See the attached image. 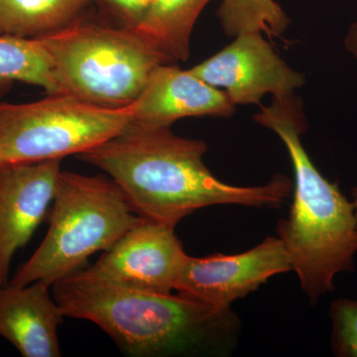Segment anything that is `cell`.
<instances>
[{"mask_svg": "<svg viewBox=\"0 0 357 357\" xmlns=\"http://www.w3.org/2000/svg\"><path fill=\"white\" fill-rule=\"evenodd\" d=\"M203 140L176 135L171 128L130 124L102 144L77 155L121 188L140 218L176 227L195 211L217 204L277 208L293 182L277 174L262 185H234L218 180L204 163Z\"/></svg>", "mask_w": 357, "mask_h": 357, "instance_id": "1", "label": "cell"}, {"mask_svg": "<svg viewBox=\"0 0 357 357\" xmlns=\"http://www.w3.org/2000/svg\"><path fill=\"white\" fill-rule=\"evenodd\" d=\"M67 318L100 326L122 351L134 356L229 354L241 333L238 316L172 294L124 287L88 268L52 285Z\"/></svg>", "mask_w": 357, "mask_h": 357, "instance_id": "2", "label": "cell"}, {"mask_svg": "<svg viewBox=\"0 0 357 357\" xmlns=\"http://www.w3.org/2000/svg\"><path fill=\"white\" fill-rule=\"evenodd\" d=\"M256 123L276 134L294 170V199L287 218L277 227L292 270L312 304L335 290V277L354 271L357 222L351 201L314 166L301 136L307 122L295 96L273 98L253 115Z\"/></svg>", "mask_w": 357, "mask_h": 357, "instance_id": "3", "label": "cell"}, {"mask_svg": "<svg viewBox=\"0 0 357 357\" xmlns=\"http://www.w3.org/2000/svg\"><path fill=\"white\" fill-rule=\"evenodd\" d=\"M140 218L109 176L61 171L48 232L10 284L41 281L52 287L86 268L91 255L109 250Z\"/></svg>", "mask_w": 357, "mask_h": 357, "instance_id": "4", "label": "cell"}, {"mask_svg": "<svg viewBox=\"0 0 357 357\" xmlns=\"http://www.w3.org/2000/svg\"><path fill=\"white\" fill-rule=\"evenodd\" d=\"M36 39L50 56L61 93L107 109L132 105L152 72L171 63L136 30L81 17Z\"/></svg>", "mask_w": 357, "mask_h": 357, "instance_id": "5", "label": "cell"}, {"mask_svg": "<svg viewBox=\"0 0 357 357\" xmlns=\"http://www.w3.org/2000/svg\"><path fill=\"white\" fill-rule=\"evenodd\" d=\"M132 121L130 105L107 109L66 93L0 103V165L77 156L121 133Z\"/></svg>", "mask_w": 357, "mask_h": 357, "instance_id": "6", "label": "cell"}, {"mask_svg": "<svg viewBox=\"0 0 357 357\" xmlns=\"http://www.w3.org/2000/svg\"><path fill=\"white\" fill-rule=\"evenodd\" d=\"M292 270L278 236H268L238 255L185 256L175 291L178 295L218 309H229L236 300L255 292L276 275Z\"/></svg>", "mask_w": 357, "mask_h": 357, "instance_id": "7", "label": "cell"}, {"mask_svg": "<svg viewBox=\"0 0 357 357\" xmlns=\"http://www.w3.org/2000/svg\"><path fill=\"white\" fill-rule=\"evenodd\" d=\"M204 83L222 89L234 105H259L263 96H292L304 86L303 73L279 57L263 33H244L215 55L192 67Z\"/></svg>", "mask_w": 357, "mask_h": 357, "instance_id": "8", "label": "cell"}, {"mask_svg": "<svg viewBox=\"0 0 357 357\" xmlns=\"http://www.w3.org/2000/svg\"><path fill=\"white\" fill-rule=\"evenodd\" d=\"M187 255L175 227L141 218L88 269L124 287L171 294Z\"/></svg>", "mask_w": 357, "mask_h": 357, "instance_id": "9", "label": "cell"}, {"mask_svg": "<svg viewBox=\"0 0 357 357\" xmlns=\"http://www.w3.org/2000/svg\"><path fill=\"white\" fill-rule=\"evenodd\" d=\"M61 160L0 165V286L53 204Z\"/></svg>", "mask_w": 357, "mask_h": 357, "instance_id": "10", "label": "cell"}, {"mask_svg": "<svg viewBox=\"0 0 357 357\" xmlns=\"http://www.w3.org/2000/svg\"><path fill=\"white\" fill-rule=\"evenodd\" d=\"M130 107L132 123L146 128H171L185 117H229L236 112L225 91L171 63L152 72Z\"/></svg>", "mask_w": 357, "mask_h": 357, "instance_id": "11", "label": "cell"}, {"mask_svg": "<svg viewBox=\"0 0 357 357\" xmlns=\"http://www.w3.org/2000/svg\"><path fill=\"white\" fill-rule=\"evenodd\" d=\"M50 288L41 281L0 286V337L23 357L62 356L58 328L65 314Z\"/></svg>", "mask_w": 357, "mask_h": 357, "instance_id": "12", "label": "cell"}, {"mask_svg": "<svg viewBox=\"0 0 357 357\" xmlns=\"http://www.w3.org/2000/svg\"><path fill=\"white\" fill-rule=\"evenodd\" d=\"M211 0H153L136 29L171 63L187 61L192 29Z\"/></svg>", "mask_w": 357, "mask_h": 357, "instance_id": "13", "label": "cell"}, {"mask_svg": "<svg viewBox=\"0 0 357 357\" xmlns=\"http://www.w3.org/2000/svg\"><path fill=\"white\" fill-rule=\"evenodd\" d=\"M89 0H0V35L38 38L79 17Z\"/></svg>", "mask_w": 357, "mask_h": 357, "instance_id": "14", "label": "cell"}, {"mask_svg": "<svg viewBox=\"0 0 357 357\" xmlns=\"http://www.w3.org/2000/svg\"><path fill=\"white\" fill-rule=\"evenodd\" d=\"M13 82L40 86L47 95L60 93L53 63L38 39L0 35V88Z\"/></svg>", "mask_w": 357, "mask_h": 357, "instance_id": "15", "label": "cell"}, {"mask_svg": "<svg viewBox=\"0 0 357 357\" xmlns=\"http://www.w3.org/2000/svg\"><path fill=\"white\" fill-rule=\"evenodd\" d=\"M217 14L223 32L232 38L250 32L280 36L290 24L275 0H222Z\"/></svg>", "mask_w": 357, "mask_h": 357, "instance_id": "16", "label": "cell"}, {"mask_svg": "<svg viewBox=\"0 0 357 357\" xmlns=\"http://www.w3.org/2000/svg\"><path fill=\"white\" fill-rule=\"evenodd\" d=\"M331 347L338 357H357V300L340 298L330 307Z\"/></svg>", "mask_w": 357, "mask_h": 357, "instance_id": "17", "label": "cell"}, {"mask_svg": "<svg viewBox=\"0 0 357 357\" xmlns=\"http://www.w3.org/2000/svg\"><path fill=\"white\" fill-rule=\"evenodd\" d=\"M119 20L121 26L136 30L149 10L153 0H98Z\"/></svg>", "mask_w": 357, "mask_h": 357, "instance_id": "18", "label": "cell"}, {"mask_svg": "<svg viewBox=\"0 0 357 357\" xmlns=\"http://www.w3.org/2000/svg\"><path fill=\"white\" fill-rule=\"evenodd\" d=\"M344 44L347 51L357 60V21L349 26L345 34Z\"/></svg>", "mask_w": 357, "mask_h": 357, "instance_id": "19", "label": "cell"}, {"mask_svg": "<svg viewBox=\"0 0 357 357\" xmlns=\"http://www.w3.org/2000/svg\"><path fill=\"white\" fill-rule=\"evenodd\" d=\"M351 203L352 206H354V215H356L357 222V185L352 188L351 190Z\"/></svg>", "mask_w": 357, "mask_h": 357, "instance_id": "20", "label": "cell"}]
</instances>
